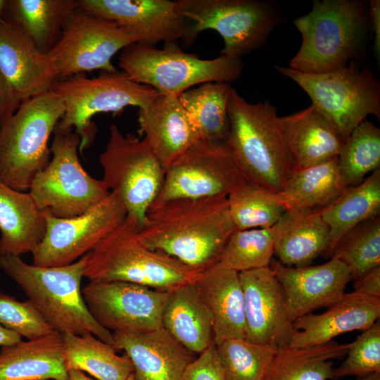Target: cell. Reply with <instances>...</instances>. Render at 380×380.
I'll use <instances>...</instances> for the list:
<instances>
[{"label":"cell","instance_id":"cell-1","mask_svg":"<svg viewBox=\"0 0 380 380\" xmlns=\"http://www.w3.org/2000/svg\"><path fill=\"white\" fill-rule=\"evenodd\" d=\"M234 230L227 197L178 198L153 203L138 236L200 273L215 265Z\"/></svg>","mask_w":380,"mask_h":380},{"label":"cell","instance_id":"cell-2","mask_svg":"<svg viewBox=\"0 0 380 380\" xmlns=\"http://www.w3.org/2000/svg\"><path fill=\"white\" fill-rule=\"evenodd\" d=\"M229 132L224 145L251 182L281 193L296 170L274 106L268 101L249 103L232 89Z\"/></svg>","mask_w":380,"mask_h":380},{"label":"cell","instance_id":"cell-3","mask_svg":"<svg viewBox=\"0 0 380 380\" xmlns=\"http://www.w3.org/2000/svg\"><path fill=\"white\" fill-rule=\"evenodd\" d=\"M293 23L302 43L289 68L312 74L331 72L360 61L368 37V3L315 0L311 11Z\"/></svg>","mask_w":380,"mask_h":380},{"label":"cell","instance_id":"cell-4","mask_svg":"<svg viewBox=\"0 0 380 380\" xmlns=\"http://www.w3.org/2000/svg\"><path fill=\"white\" fill-rule=\"evenodd\" d=\"M87 253L70 265L39 267L20 256L0 255V268L22 289L54 330L61 334L90 333L114 346L113 332L100 325L83 298L81 282Z\"/></svg>","mask_w":380,"mask_h":380},{"label":"cell","instance_id":"cell-5","mask_svg":"<svg viewBox=\"0 0 380 380\" xmlns=\"http://www.w3.org/2000/svg\"><path fill=\"white\" fill-rule=\"evenodd\" d=\"M139 228L136 218L127 215L87 253L84 277L89 281H124L165 291L194 283L199 273L146 246L138 236Z\"/></svg>","mask_w":380,"mask_h":380},{"label":"cell","instance_id":"cell-6","mask_svg":"<svg viewBox=\"0 0 380 380\" xmlns=\"http://www.w3.org/2000/svg\"><path fill=\"white\" fill-rule=\"evenodd\" d=\"M61 97L50 90L23 101L0 127V181L30 189L51 160L50 137L64 114Z\"/></svg>","mask_w":380,"mask_h":380},{"label":"cell","instance_id":"cell-7","mask_svg":"<svg viewBox=\"0 0 380 380\" xmlns=\"http://www.w3.org/2000/svg\"><path fill=\"white\" fill-rule=\"evenodd\" d=\"M119 65L134 82L177 96L198 84L236 82L243 70L241 58L220 55L202 59L182 51L176 43L165 44L162 49L133 43L122 50Z\"/></svg>","mask_w":380,"mask_h":380},{"label":"cell","instance_id":"cell-8","mask_svg":"<svg viewBox=\"0 0 380 380\" xmlns=\"http://www.w3.org/2000/svg\"><path fill=\"white\" fill-rule=\"evenodd\" d=\"M284 76L299 85L313 105L343 139L369 115L380 118V84L368 66L351 61L340 69L305 73L276 65Z\"/></svg>","mask_w":380,"mask_h":380},{"label":"cell","instance_id":"cell-9","mask_svg":"<svg viewBox=\"0 0 380 380\" xmlns=\"http://www.w3.org/2000/svg\"><path fill=\"white\" fill-rule=\"evenodd\" d=\"M51 91L62 99L64 114L56 127L73 129L80 137L79 149L88 148L95 137L96 127L91 118L98 113H121L127 106L141 108L160 92L134 82L122 70L101 71L87 77L84 73L59 80Z\"/></svg>","mask_w":380,"mask_h":380},{"label":"cell","instance_id":"cell-10","mask_svg":"<svg viewBox=\"0 0 380 380\" xmlns=\"http://www.w3.org/2000/svg\"><path fill=\"white\" fill-rule=\"evenodd\" d=\"M178 13L192 20L183 42L193 43L205 30L217 32L222 37L221 55L232 58L262 47L270 33L280 23L274 4L260 0H177Z\"/></svg>","mask_w":380,"mask_h":380},{"label":"cell","instance_id":"cell-11","mask_svg":"<svg viewBox=\"0 0 380 380\" xmlns=\"http://www.w3.org/2000/svg\"><path fill=\"white\" fill-rule=\"evenodd\" d=\"M53 135L52 158L35 176L29 193L42 211L60 218L73 217L98 205L110 192L102 179L92 177L81 165L80 135L73 129L57 127Z\"/></svg>","mask_w":380,"mask_h":380},{"label":"cell","instance_id":"cell-12","mask_svg":"<svg viewBox=\"0 0 380 380\" xmlns=\"http://www.w3.org/2000/svg\"><path fill=\"white\" fill-rule=\"evenodd\" d=\"M99 162L106 187L119 196L127 215L135 217L141 227L159 194L165 174L148 142L131 133L122 134L113 124Z\"/></svg>","mask_w":380,"mask_h":380},{"label":"cell","instance_id":"cell-13","mask_svg":"<svg viewBox=\"0 0 380 380\" xmlns=\"http://www.w3.org/2000/svg\"><path fill=\"white\" fill-rule=\"evenodd\" d=\"M135 42L114 21L77 6L69 15L59 39L48 55L62 80L94 70H117L113 57Z\"/></svg>","mask_w":380,"mask_h":380},{"label":"cell","instance_id":"cell-14","mask_svg":"<svg viewBox=\"0 0 380 380\" xmlns=\"http://www.w3.org/2000/svg\"><path fill=\"white\" fill-rule=\"evenodd\" d=\"M248 181L224 144L198 139L165 169L153 203L227 197Z\"/></svg>","mask_w":380,"mask_h":380},{"label":"cell","instance_id":"cell-15","mask_svg":"<svg viewBox=\"0 0 380 380\" xmlns=\"http://www.w3.org/2000/svg\"><path fill=\"white\" fill-rule=\"evenodd\" d=\"M42 213L46 232L32 255L34 265L46 267L73 263L92 251L127 215L121 199L112 192L96 206L73 217H57L46 210Z\"/></svg>","mask_w":380,"mask_h":380},{"label":"cell","instance_id":"cell-16","mask_svg":"<svg viewBox=\"0 0 380 380\" xmlns=\"http://www.w3.org/2000/svg\"><path fill=\"white\" fill-rule=\"evenodd\" d=\"M82 293L93 317L110 331L139 334L163 327L169 290L124 281H89Z\"/></svg>","mask_w":380,"mask_h":380},{"label":"cell","instance_id":"cell-17","mask_svg":"<svg viewBox=\"0 0 380 380\" xmlns=\"http://www.w3.org/2000/svg\"><path fill=\"white\" fill-rule=\"evenodd\" d=\"M246 338L276 350L289 346L293 331L284 289L270 267L239 273Z\"/></svg>","mask_w":380,"mask_h":380},{"label":"cell","instance_id":"cell-18","mask_svg":"<svg viewBox=\"0 0 380 380\" xmlns=\"http://www.w3.org/2000/svg\"><path fill=\"white\" fill-rule=\"evenodd\" d=\"M77 6L116 23L137 42L154 46L183 40L187 25L170 0H77Z\"/></svg>","mask_w":380,"mask_h":380},{"label":"cell","instance_id":"cell-19","mask_svg":"<svg viewBox=\"0 0 380 380\" xmlns=\"http://www.w3.org/2000/svg\"><path fill=\"white\" fill-rule=\"evenodd\" d=\"M270 268L284 289L293 322L338 301L352 281L348 267L335 258L322 265L300 267H287L278 261Z\"/></svg>","mask_w":380,"mask_h":380},{"label":"cell","instance_id":"cell-20","mask_svg":"<svg viewBox=\"0 0 380 380\" xmlns=\"http://www.w3.org/2000/svg\"><path fill=\"white\" fill-rule=\"evenodd\" d=\"M0 71L22 103L50 91L60 78L48 53L11 22H0Z\"/></svg>","mask_w":380,"mask_h":380},{"label":"cell","instance_id":"cell-21","mask_svg":"<svg viewBox=\"0 0 380 380\" xmlns=\"http://www.w3.org/2000/svg\"><path fill=\"white\" fill-rule=\"evenodd\" d=\"M328 308L321 314L308 313L293 322L290 347L323 345L341 334L368 329L379 319L380 298L355 291L345 293Z\"/></svg>","mask_w":380,"mask_h":380},{"label":"cell","instance_id":"cell-22","mask_svg":"<svg viewBox=\"0 0 380 380\" xmlns=\"http://www.w3.org/2000/svg\"><path fill=\"white\" fill-rule=\"evenodd\" d=\"M113 334L114 348L125 351L137 380H183L185 369L195 359L163 327L146 333Z\"/></svg>","mask_w":380,"mask_h":380},{"label":"cell","instance_id":"cell-23","mask_svg":"<svg viewBox=\"0 0 380 380\" xmlns=\"http://www.w3.org/2000/svg\"><path fill=\"white\" fill-rule=\"evenodd\" d=\"M139 132L144 134L164 171L198 140L178 96L161 94L138 113Z\"/></svg>","mask_w":380,"mask_h":380},{"label":"cell","instance_id":"cell-24","mask_svg":"<svg viewBox=\"0 0 380 380\" xmlns=\"http://www.w3.org/2000/svg\"><path fill=\"white\" fill-rule=\"evenodd\" d=\"M274 229V255L287 267L308 266L329 249L330 229L319 209L288 208Z\"/></svg>","mask_w":380,"mask_h":380},{"label":"cell","instance_id":"cell-25","mask_svg":"<svg viewBox=\"0 0 380 380\" xmlns=\"http://www.w3.org/2000/svg\"><path fill=\"white\" fill-rule=\"evenodd\" d=\"M279 124L296 169L337 158L344 144L336 129L313 105L279 117Z\"/></svg>","mask_w":380,"mask_h":380},{"label":"cell","instance_id":"cell-26","mask_svg":"<svg viewBox=\"0 0 380 380\" xmlns=\"http://www.w3.org/2000/svg\"><path fill=\"white\" fill-rule=\"evenodd\" d=\"M213 319L214 343L246 338L244 298L239 272L215 266L194 282Z\"/></svg>","mask_w":380,"mask_h":380},{"label":"cell","instance_id":"cell-27","mask_svg":"<svg viewBox=\"0 0 380 380\" xmlns=\"http://www.w3.org/2000/svg\"><path fill=\"white\" fill-rule=\"evenodd\" d=\"M69 380L63 335H49L2 346L0 380Z\"/></svg>","mask_w":380,"mask_h":380},{"label":"cell","instance_id":"cell-28","mask_svg":"<svg viewBox=\"0 0 380 380\" xmlns=\"http://www.w3.org/2000/svg\"><path fill=\"white\" fill-rule=\"evenodd\" d=\"M162 325L194 354H201L214 343L213 317L194 283L169 290Z\"/></svg>","mask_w":380,"mask_h":380},{"label":"cell","instance_id":"cell-29","mask_svg":"<svg viewBox=\"0 0 380 380\" xmlns=\"http://www.w3.org/2000/svg\"><path fill=\"white\" fill-rule=\"evenodd\" d=\"M0 255L33 253L46 232V221L29 192L0 181Z\"/></svg>","mask_w":380,"mask_h":380},{"label":"cell","instance_id":"cell-30","mask_svg":"<svg viewBox=\"0 0 380 380\" xmlns=\"http://www.w3.org/2000/svg\"><path fill=\"white\" fill-rule=\"evenodd\" d=\"M77 7V0H8L4 19L20 28L39 51L48 53Z\"/></svg>","mask_w":380,"mask_h":380},{"label":"cell","instance_id":"cell-31","mask_svg":"<svg viewBox=\"0 0 380 380\" xmlns=\"http://www.w3.org/2000/svg\"><path fill=\"white\" fill-rule=\"evenodd\" d=\"M330 229V256L338 241L359 224L380 213V168L360 184L348 188L334 203L320 210Z\"/></svg>","mask_w":380,"mask_h":380},{"label":"cell","instance_id":"cell-32","mask_svg":"<svg viewBox=\"0 0 380 380\" xmlns=\"http://www.w3.org/2000/svg\"><path fill=\"white\" fill-rule=\"evenodd\" d=\"M232 89L227 82H207L178 96L198 139L224 144L229 132L228 103Z\"/></svg>","mask_w":380,"mask_h":380},{"label":"cell","instance_id":"cell-33","mask_svg":"<svg viewBox=\"0 0 380 380\" xmlns=\"http://www.w3.org/2000/svg\"><path fill=\"white\" fill-rule=\"evenodd\" d=\"M348 189L340 173L338 157L296 169L280 193L288 208L322 209Z\"/></svg>","mask_w":380,"mask_h":380},{"label":"cell","instance_id":"cell-34","mask_svg":"<svg viewBox=\"0 0 380 380\" xmlns=\"http://www.w3.org/2000/svg\"><path fill=\"white\" fill-rule=\"evenodd\" d=\"M350 345L331 341L312 347L279 349L263 380L333 379L331 360L346 355Z\"/></svg>","mask_w":380,"mask_h":380},{"label":"cell","instance_id":"cell-35","mask_svg":"<svg viewBox=\"0 0 380 380\" xmlns=\"http://www.w3.org/2000/svg\"><path fill=\"white\" fill-rule=\"evenodd\" d=\"M63 335L68 370L89 373L96 380H127L134 372L132 362L118 355L114 347L92 334Z\"/></svg>","mask_w":380,"mask_h":380},{"label":"cell","instance_id":"cell-36","mask_svg":"<svg viewBox=\"0 0 380 380\" xmlns=\"http://www.w3.org/2000/svg\"><path fill=\"white\" fill-rule=\"evenodd\" d=\"M229 212L236 229L270 228L288 209L281 194L248 181L227 196Z\"/></svg>","mask_w":380,"mask_h":380},{"label":"cell","instance_id":"cell-37","mask_svg":"<svg viewBox=\"0 0 380 380\" xmlns=\"http://www.w3.org/2000/svg\"><path fill=\"white\" fill-rule=\"evenodd\" d=\"M340 173L348 188L360 184L380 168V129L365 120L350 133L338 156Z\"/></svg>","mask_w":380,"mask_h":380},{"label":"cell","instance_id":"cell-38","mask_svg":"<svg viewBox=\"0 0 380 380\" xmlns=\"http://www.w3.org/2000/svg\"><path fill=\"white\" fill-rule=\"evenodd\" d=\"M274 229H236L227 240L215 267L242 272L270 266Z\"/></svg>","mask_w":380,"mask_h":380},{"label":"cell","instance_id":"cell-39","mask_svg":"<svg viewBox=\"0 0 380 380\" xmlns=\"http://www.w3.org/2000/svg\"><path fill=\"white\" fill-rule=\"evenodd\" d=\"M331 258L343 262L353 282L380 266V217L366 220L348 232L334 248Z\"/></svg>","mask_w":380,"mask_h":380},{"label":"cell","instance_id":"cell-40","mask_svg":"<svg viewBox=\"0 0 380 380\" xmlns=\"http://www.w3.org/2000/svg\"><path fill=\"white\" fill-rule=\"evenodd\" d=\"M226 380H263L277 350L236 338L215 345Z\"/></svg>","mask_w":380,"mask_h":380},{"label":"cell","instance_id":"cell-41","mask_svg":"<svg viewBox=\"0 0 380 380\" xmlns=\"http://www.w3.org/2000/svg\"><path fill=\"white\" fill-rule=\"evenodd\" d=\"M347 357L334 369L333 379L347 376H364L380 372V322L362 331L350 343Z\"/></svg>","mask_w":380,"mask_h":380},{"label":"cell","instance_id":"cell-42","mask_svg":"<svg viewBox=\"0 0 380 380\" xmlns=\"http://www.w3.org/2000/svg\"><path fill=\"white\" fill-rule=\"evenodd\" d=\"M0 324L28 340L39 338L56 332L29 300L18 301L1 291Z\"/></svg>","mask_w":380,"mask_h":380},{"label":"cell","instance_id":"cell-43","mask_svg":"<svg viewBox=\"0 0 380 380\" xmlns=\"http://www.w3.org/2000/svg\"><path fill=\"white\" fill-rule=\"evenodd\" d=\"M183 380H226L215 343L187 366Z\"/></svg>","mask_w":380,"mask_h":380},{"label":"cell","instance_id":"cell-44","mask_svg":"<svg viewBox=\"0 0 380 380\" xmlns=\"http://www.w3.org/2000/svg\"><path fill=\"white\" fill-rule=\"evenodd\" d=\"M0 71V127L20 105Z\"/></svg>","mask_w":380,"mask_h":380},{"label":"cell","instance_id":"cell-45","mask_svg":"<svg viewBox=\"0 0 380 380\" xmlns=\"http://www.w3.org/2000/svg\"><path fill=\"white\" fill-rule=\"evenodd\" d=\"M354 287L355 291L380 298V266L355 281Z\"/></svg>","mask_w":380,"mask_h":380},{"label":"cell","instance_id":"cell-46","mask_svg":"<svg viewBox=\"0 0 380 380\" xmlns=\"http://www.w3.org/2000/svg\"><path fill=\"white\" fill-rule=\"evenodd\" d=\"M369 18L374 33L373 50L376 60H380V1L371 0L368 3Z\"/></svg>","mask_w":380,"mask_h":380},{"label":"cell","instance_id":"cell-47","mask_svg":"<svg viewBox=\"0 0 380 380\" xmlns=\"http://www.w3.org/2000/svg\"><path fill=\"white\" fill-rule=\"evenodd\" d=\"M20 341L22 339L19 334L7 329L0 324V346H11Z\"/></svg>","mask_w":380,"mask_h":380},{"label":"cell","instance_id":"cell-48","mask_svg":"<svg viewBox=\"0 0 380 380\" xmlns=\"http://www.w3.org/2000/svg\"><path fill=\"white\" fill-rule=\"evenodd\" d=\"M69 380H96L86 375L84 372L78 369L68 370Z\"/></svg>","mask_w":380,"mask_h":380},{"label":"cell","instance_id":"cell-49","mask_svg":"<svg viewBox=\"0 0 380 380\" xmlns=\"http://www.w3.org/2000/svg\"><path fill=\"white\" fill-rule=\"evenodd\" d=\"M355 380H380V372L357 377Z\"/></svg>","mask_w":380,"mask_h":380},{"label":"cell","instance_id":"cell-50","mask_svg":"<svg viewBox=\"0 0 380 380\" xmlns=\"http://www.w3.org/2000/svg\"><path fill=\"white\" fill-rule=\"evenodd\" d=\"M8 0H0V22L4 18Z\"/></svg>","mask_w":380,"mask_h":380},{"label":"cell","instance_id":"cell-51","mask_svg":"<svg viewBox=\"0 0 380 380\" xmlns=\"http://www.w3.org/2000/svg\"><path fill=\"white\" fill-rule=\"evenodd\" d=\"M127 380H137V379L134 377V374L132 373V374H130V376L128 377Z\"/></svg>","mask_w":380,"mask_h":380}]
</instances>
